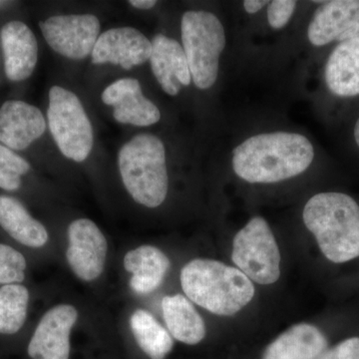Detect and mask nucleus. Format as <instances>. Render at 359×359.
<instances>
[{
	"label": "nucleus",
	"instance_id": "1",
	"mask_svg": "<svg viewBox=\"0 0 359 359\" xmlns=\"http://www.w3.org/2000/svg\"><path fill=\"white\" fill-rule=\"evenodd\" d=\"M314 148L304 135L276 131L252 135L233 150L231 167L250 184H276L304 174Z\"/></svg>",
	"mask_w": 359,
	"mask_h": 359
},
{
	"label": "nucleus",
	"instance_id": "2",
	"mask_svg": "<svg viewBox=\"0 0 359 359\" xmlns=\"http://www.w3.org/2000/svg\"><path fill=\"white\" fill-rule=\"evenodd\" d=\"M180 282L194 304L221 316L242 311L254 299V283L240 269L210 259H194L181 269Z\"/></svg>",
	"mask_w": 359,
	"mask_h": 359
},
{
	"label": "nucleus",
	"instance_id": "3",
	"mask_svg": "<svg viewBox=\"0 0 359 359\" xmlns=\"http://www.w3.org/2000/svg\"><path fill=\"white\" fill-rule=\"evenodd\" d=\"M302 219L328 261L344 264L359 257V205L351 196L316 194L304 205Z\"/></svg>",
	"mask_w": 359,
	"mask_h": 359
},
{
	"label": "nucleus",
	"instance_id": "4",
	"mask_svg": "<svg viewBox=\"0 0 359 359\" xmlns=\"http://www.w3.org/2000/svg\"><path fill=\"white\" fill-rule=\"evenodd\" d=\"M118 167L125 189L135 202L149 209L160 207L169 191L166 149L152 134H139L118 154Z\"/></svg>",
	"mask_w": 359,
	"mask_h": 359
},
{
	"label": "nucleus",
	"instance_id": "5",
	"mask_svg": "<svg viewBox=\"0 0 359 359\" xmlns=\"http://www.w3.org/2000/svg\"><path fill=\"white\" fill-rule=\"evenodd\" d=\"M181 35L194 84L201 90L212 88L226 43L223 23L210 11H189L182 16Z\"/></svg>",
	"mask_w": 359,
	"mask_h": 359
},
{
	"label": "nucleus",
	"instance_id": "6",
	"mask_svg": "<svg viewBox=\"0 0 359 359\" xmlns=\"http://www.w3.org/2000/svg\"><path fill=\"white\" fill-rule=\"evenodd\" d=\"M47 120L54 142L62 155L74 162H84L93 148L94 135L80 99L69 90L52 87Z\"/></svg>",
	"mask_w": 359,
	"mask_h": 359
},
{
	"label": "nucleus",
	"instance_id": "7",
	"mask_svg": "<svg viewBox=\"0 0 359 359\" xmlns=\"http://www.w3.org/2000/svg\"><path fill=\"white\" fill-rule=\"evenodd\" d=\"M231 261L250 280L275 283L280 276V252L266 219L255 217L233 238Z\"/></svg>",
	"mask_w": 359,
	"mask_h": 359
},
{
	"label": "nucleus",
	"instance_id": "8",
	"mask_svg": "<svg viewBox=\"0 0 359 359\" xmlns=\"http://www.w3.org/2000/svg\"><path fill=\"white\" fill-rule=\"evenodd\" d=\"M66 261L78 280L95 282L105 269L107 261V238L92 219L73 221L67 229Z\"/></svg>",
	"mask_w": 359,
	"mask_h": 359
},
{
	"label": "nucleus",
	"instance_id": "9",
	"mask_svg": "<svg viewBox=\"0 0 359 359\" xmlns=\"http://www.w3.org/2000/svg\"><path fill=\"white\" fill-rule=\"evenodd\" d=\"M39 26L52 50L74 60L92 54L100 36V21L93 14L52 16Z\"/></svg>",
	"mask_w": 359,
	"mask_h": 359
},
{
	"label": "nucleus",
	"instance_id": "10",
	"mask_svg": "<svg viewBox=\"0 0 359 359\" xmlns=\"http://www.w3.org/2000/svg\"><path fill=\"white\" fill-rule=\"evenodd\" d=\"M79 318L73 304H59L42 316L28 344L32 359H69L71 334Z\"/></svg>",
	"mask_w": 359,
	"mask_h": 359
},
{
	"label": "nucleus",
	"instance_id": "11",
	"mask_svg": "<svg viewBox=\"0 0 359 359\" xmlns=\"http://www.w3.org/2000/svg\"><path fill=\"white\" fill-rule=\"evenodd\" d=\"M308 28V39L313 46L344 42L359 36V0L318 1Z\"/></svg>",
	"mask_w": 359,
	"mask_h": 359
},
{
	"label": "nucleus",
	"instance_id": "12",
	"mask_svg": "<svg viewBox=\"0 0 359 359\" xmlns=\"http://www.w3.org/2000/svg\"><path fill=\"white\" fill-rule=\"evenodd\" d=\"M151 53L152 42L136 28H111L97 40L91 54L92 63H111L130 70L150 60Z\"/></svg>",
	"mask_w": 359,
	"mask_h": 359
},
{
	"label": "nucleus",
	"instance_id": "13",
	"mask_svg": "<svg viewBox=\"0 0 359 359\" xmlns=\"http://www.w3.org/2000/svg\"><path fill=\"white\" fill-rule=\"evenodd\" d=\"M104 104L112 106L113 117L121 124L148 127L161 120L159 108L145 97L140 82L122 78L106 87L101 95Z\"/></svg>",
	"mask_w": 359,
	"mask_h": 359
},
{
	"label": "nucleus",
	"instance_id": "14",
	"mask_svg": "<svg viewBox=\"0 0 359 359\" xmlns=\"http://www.w3.org/2000/svg\"><path fill=\"white\" fill-rule=\"evenodd\" d=\"M46 130L39 108L20 100L6 101L0 108V143L11 150H25Z\"/></svg>",
	"mask_w": 359,
	"mask_h": 359
},
{
	"label": "nucleus",
	"instance_id": "15",
	"mask_svg": "<svg viewBox=\"0 0 359 359\" xmlns=\"http://www.w3.org/2000/svg\"><path fill=\"white\" fill-rule=\"evenodd\" d=\"M4 71L11 81H23L32 76L39 60V44L25 23L13 20L0 32Z\"/></svg>",
	"mask_w": 359,
	"mask_h": 359
},
{
	"label": "nucleus",
	"instance_id": "16",
	"mask_svg": "<svg viewBox=\"0 0 359 359\" xmlns=\"http://www.w3.org/2000/svg\"><path fill=\"white\" fill-rule=\"evenodd\" d=\"M149 61L158 83L168 95H178L182 87L189 86L192 82L185 52L177 40L164 34L156 35Z\"/></svg>",
	"mask_w": 359,
	"mask_h": 359
},
{
	"label": "nucleus",
	"instance_id": "17",
	"mask_svg": "<svg viewBox=\"0 0 359 359\" xmlns=\"http://www.w3.org/2000/svg\"><path fill=\"white\" fill-rule=\"evenodd\" d=\"M123 266L131 273L130 287L135 294L144 295L155 292L162 285L171 262L159 248L143 245L125 254Z\"/></svg>",
	"mask_w": 359,
	"mask_h": 359
},
{
	"label": "nucleus",
	"instance_id": "18",
	"mask_svg": "<svg viewBox=\"0 0 359 359\" xmlns=\"http://www.w3.org/2000/svg\"><path fill=\"white\" fill-rule=\"evenodd\" d=\"M325 80L335 96L359 95V36L335 46L325 65Z\"/></svg>",
	"mask_w": 359,
	"mask_h": 359
},
{
	"label": "nucleus",
	"instance_id": "19",
	"mask_svg": "<svg viewBox=\"0 0 359 359\" xmlns=\"http://www.w3.org/2000/svg\"><path fill=\"white\" fill-rule=\"evenodd\" d=\"M327 346V339L318 327L299 323L273 340L263 359H318Z\"/></svg>",
	"mask_w": 359,
	"mask_h": 359
},
{
	"label": "nucleus",
	"instance_id": "20",
	"mask_svg": "<svg viewBox=\"0 0 359 359\" xmlns=\"http://www.w3.org/2000/svg\"><path fill=\"white\" fill-rule=\"evenodd\" d=\"M161 306L168 332L175 339L188 346H196L205 339V321L185 295H166L163 297Z\"/></svg>",
	"mask_w": 359,
	"mask_h": 359
},
{
	"label": "nucleus",
	"instance_id": "21",
	"mask_svg": "<svg viewBox=\"0 0 359 359\" xmlns=\"http://www.w3.org/2000/svg\"><path fill=\"white\" fill-rule=\"evenodd\" d=\"M0 226L25 247L41 249L48 244V231L15 198L0 196Z\"/></svg>",
	"mask_w": 359,
	"mask_h": 359
},
{
	"label": "nucleus",
	"instance_id": "22",
	"mask_svg": "<svg viewBox=\"0 0 359 359\" xmlns=\"http://www.w3.org/2000/svg\"><path fill=\"white\" fill-rule=\"evenodd\" d=\"M129 325L137 344L149 358L165 359L173 349V337L150 311L136 309L130 316Z\"/></svg>",
	"mask_w": 359,
	"mask_h": 359
},
{
	"label": "nucleus",
	"instance_id": "23",
	"mask_svg": "<svg viewBox=\"0 0 359 359\" xmlns=\"http://www.w3.org/2000/svg\"><path fill=\"white\" fill-rule=\"evenodd\" d=\"M29 299V290L20 283L0 287V334L20 332L27 318Z\"/></svg>",
	"mask_w": 359,
	"mask_h": 359
},
{
	"label": "nucleus",
	"instance_id": "24",
	"mask_svg": "<svg viewBox=\"0 0 359 359\" xmlns=\"http://www.w3.org/2000/svg\"><path fill=\"white\" fill-rule=\"evenodd\" d=\"M30 170V164L11 149L0 144V188L13 192L21 186V178Z\"/></svg>",
	"mask_w": 359,
	"mask_h": 359
},
{
	"label": "nucleus",
	"instance_id": "25",
	"mask_svg": "<svg viewBox=\"0 0 359 359\" xmlns=\"http://www.w3.org/2000/svg\"><path fill=\"white\" fill-rule=\"evenodd\" d=\"M25 256L11 245L0 244V285L21 283L25 280Z\"/></svg>",
	"mask_w": 359,
	"mask_h": 359
},
{
	"label": "nucleus",
	"instance_id": "26",
	"mask_svg": "<svg viewBox=\"0 0 359 359\" xmlns=\"http://www.w3.org/2000/svg\"><path fill=\"white\" fill-rule=\"evenodd\" d=\"M297 2L294 0H273L268 4V22L273 29L280 30L287 25L294 15Z\"/></svg>",
	"mask_w": 359,
	"mask_h": 359
},
{
	"label": "nucleus",
	"instance_id": "27",
	"mask_svg": "<svg viewBox=\"0 0 359 359\" xmlns=\"http://www.w3.org/2000/svg\"><path fill=\"white\" fill-rule=\"evenodd\" d=\"M318 359H359V337L344 340Z\"/></svg>",
	"mask_w": 359,
	"mask_h": 359
},
{
	"label": "nucleus",
	"instance_id": "28",
	"mask_svg": "<svg viewBox=\"0 0 359 359\" xmlns=\"http://www.w3.org/2000/svg\"><path fill=\"white\" fill-rule=\"evenodd\" d=\"M269 2L266 0H245L243 2V6H244L245 13L256 14L261 11L266 4H269Z\"/></svg>",
	"mask_w": 359,
	"mask_h": 359
},
{
	"label": "nucleus",
	"instance_id": "29",
	"mask_svg": "<svg viewBox=\"0 0 359 359\" xmlns=\"http://www.w3.org/2000/svg\"><path fill=\"white\" fill-rule=\"evenodd\" d=\"M129 4L135 8L148 11V9L153 8L157 4V1L155 0H131Z\"/></svg>",
	"mask_w": 359,
	"mask_h": 359
},
{
	"label": "nucleus",
	"instance_id": "30",
	"mask_svg": "<svg viewBox=\"0 0 359 359\" xmlns=\"http://www.w3.org/2000/svg\"><path fill=\"white\" fill-rule=\"evenodd\" d=\"M353 136L354 140H355L356 144H358L359 147V118L358 121H356L355 126H354Z\"/></svg>",
	"mask_w": 359,
	"mask_h": 359
}]
</instances>
